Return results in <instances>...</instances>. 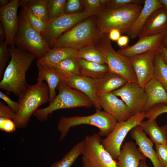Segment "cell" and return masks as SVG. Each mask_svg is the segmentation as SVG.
<instances>
[{
    "label": "cell",
    "instance_id": "1",
    "mask_svg": "<svg viewBox=\"0 0 167 167\" xmlns=\"http://www.w3.org/2000/svg\"><path fill=\"white\" fill-rule=\"evenodd\" d=\"M11 59L0 82V88L17 96L27 88L26 74L36 58L32 54L15 46H10Z\"/></svg>",
    "mask_w": 167,
    "mask_h": 167
},
{
    "label": "cell",
    "instance_id": "2",
    "mask_svg": "<svg viewBox=\"0 0 167 167\" xmlns=\"http://www.w3.org/2000/svg\"><path fill=\"white\" fill-rule=\"evenodd\" d=\"M104 34L98 27L95 15H93L62 34L56 40L53 47H70L78 50L85 47H95Z\"/></svg>",
    "mask_w": 167,
    "mask_h": 167
},
{
    "label": "cell",
    "instance_id": "3",
    "mask_svg": "<svg viewBox=\"0 0 167 167\" xmlns=\"http://www.w3.org/2000/svg\"><path fill=\"white\" fill-rule=\"evenodd\" d=\"M143 7L133 4L118 8H103L95 15L98 27L103 34L113 29L126 34L140 13Z\"/></svg>",
    "mask_w": 167,
    "mask_h": 167
},
{
    "label": "cell",
    "instance_id": "4",
    "mask_svg": "<svg viewBox=\"0 0 167 167\" xmlns=\"http://www.w3.org/2000/svg\"><path fill=\"white\" fill-rule=\"evenodd\" d=\"M18 97L19 109L13 121L16 127L23 128L27 126L31 116L38 107L49 102V87L44 82L28 85Z\"/></svg>",
    "mask_w": 167,
    "mask_h": 167
},
{
    "label": "cell",
    "instance_id": "5",
    "mask_svg": "<svg viewBox=\"0 0 167 167\" xmlns=\"http://www.w3.org/2000/svg\"><path fill=\"white\" fill-rule=\"evenodd\" d=\"M57 88L58 94L54 100L47 106L38 108L33 114L39 120H46L49 114L58 109L79 107L91 108L93 105L87 96L81 92L70 87L64 81H61Z\"/></svg>",
    "mask_w": 167,
    "mask_h": 167
},
{
    "label": "cell",
    "instance_id": "6",
    "mask_svg": "<svg viewBox=\"0 0 167 167\" xmlns=\"http://www.w3.org/2000/svg\"><path fill=\"white\" fill-rule=\"evenodd\" d=\"M117 122L112 115L98 109H96L93 114L87 116H63L60 118L57 125V129L61 134L59 140L67 136L71 127L81 125L96 126L99 129L98 134L101 137L106 136L112 131Z\"/></svg>",
    "mask_w": 167,
    "mask_h": 167
},
{
    "label": "cell",
    "instance_id": "7",
    "mask_svg": "<svg viewBox=\"0 0 167 167\" xmlns=\"http://www.w3.org/2000/svg\"><path fill=\"white\" fill-rule=\"evenodd\" d=\"M18 30L14 39L15 46L33 54L38 59L51 49L45 38L30 25L25 10L21 7L19 15Z\"/></svg>",
    "mask_w": 167,
    "mask_h": 167
},
{
    "label": "cell",
    "instance_id": "8",
    "mask_svg": "<svg viewBox=\"0 0 167 167\" xmlns=\"http://www.w3.org/2000/svg\"><path fill=\"white\" fill-rule=\"evenodd\" d=\"M95 47L103 53L105 63L110 71L122 77L128 82L138 83L136 76L129 58L114 49L108 33L104 34Z\"/></svg>",
    "mask_w": 167,
    "mask_h": 167
},
{
    "label": "cell",
    "instance_id": "9",
    "mask_svg": "<svg viewBox=\"0 0 167 167\" xmlns=\"http://www.w3.org/2000/svg\"><path fill=\"white\" fill-rule=\"evenodd\" d=\"M98 134L87 135L84 140L82 167H118L114 160L101 144Z\"/></svg>",
    "mask_w": 167,
    "mask_h": 167
},
{
    "label": "cell",
    "instance_id": "10",
    "mask_svg": "<svg viewBox=\"0 0 167 167\" xmlns=\"http://www.w3.org/2000/svg\"><path fill=\"white\" fill-rule=\"evenodd\" d=\"M145 112L137 113L126 121L118 122L112 131L102 139V145L114 160H117L122 144L127 134L134 127L140 124L145 118Z\"/></svg>",
    "mask_w": 167,
    "mask_h": 167
},
{
    "label": "cell",
    "instance_id": "11",
    "mask_svg": "<svg viewBox=\"0 0 167 167\" xmlns=\"http://www.w3.org/2000/svg\"><path fill=\"white\" fill-rule=\"evenodd\" d=\"M98 11H85L72 14H64L49 22L44 37L52 47L57 39L81 21L96 14Z\"/></svg>",
    "mask_w": 167,
    "mask_h": 167
},
{
    "label": "cell",
    "instance_id": "12",
    "mask_svg": "<svg viewBox=\"0 0 167 167\" xmlns=\"http://www.w3.org/2000/svg\"><path fill=\"white\" fill-rule=\"evenodd\" d=\"M112 92L121 97L133 115L145 111L147 96L144 87L140 86L138 83L128 81Z\"/></svg>",
    "mask_w": 167,
    "mask_h": 167
},
{
    "label": "cell",
    "instance_id": "13",
    "mask_svg": "<svg viewBox=\"0 0 167 167\" xmlns=\"http://www.w3.org/2000/svg\"><path fill=\"white\" fill-rule=\"evenodd\" d=\"M19 0H10L7 5L0 6V20L6 32L5 40L11 46H15L14 39L19 24L17 15Z\"/></svg>",
    "mask_w": 167,
    "mask_h": 167
},
{
    "label": "cell",
    "instance_id": "14",
    "mask_svg": "<svg viewBox=\"0 0 167 167\" xmlns=\"http://www.w3.org/2000/svg\"><path fill=\"white\" fill-rule=\"evenodd\" d=\"M156 51L151 50L128 58L138 83L141 87H144L154 76V59Z\"/></svg>",
    "mask_w": 167,
    "mask_h": 167
},
{
    "label": "cell",
    "instance_id": "15",
    "mask_svg": "<svg viewBox=\"0 0 167 167\" xmlns=\"http://www.w3.org/2000/svg\"><path fill=\"white\" fill-rule=\"evenodd\" d=\"M96 95L101 108L114 117L118 122L126 121L133 115L124 102L112 92L97 93Z\"/></svg>",
    "mask_w": 167,
    "mask_h": 167
},
{
    "label": "cell",
    "instance_id": "16",
    "mask_svg": "<svg viewBox=\"0 0 167 167\" xmlns=\"http://www.w3.org/2000/svg\"><path fill=\"white\" fill-rule=\"evenodd\" d=\"M166 32L139 39L133 45L121 48L117 51L129 58L151 50H156L160 47Z\"/></svg>",
    "mask_w": 167,
    "mask_h": 167
},
{
    "label": "cell",
    "instance_id": "17",
    "mask_svg": "<svg viewBox=\"0 0 167 167\" xmlns=\"http://www.w3.org/2000/svg\"><path fill=\"white\" fill-rule=\"evenodd\" d=\"M96 79L81 75H72L63 81L70 87L77 89L85 95L92 101L96 109L101 110L95 87Z\"/></svg>",
    "mask_w": 167,
    "mask_h": 167
},
{
    "label": "cell",
    "instance_id": "18",
    "mask_svg": "<svg viewBox=\"0 0 167 167\" xmlns=\"http://www.w3.org/2000/svg\"><path fill=\"white\" fill-rule=\"evenodd\" d=\"M167 31V9L165 7L154 11L150 15L138 37L140 39Z\"/></svg>",
    "mask_w": 167,
    "mask_h": 167
},
{
    "label": "cell",
    "instance_id": "19",
    "mask_svg": "<svg viewBox=\"0 0 167 167\" xmlns=\"http://www.w3.org/2000/svg\"><path fill=\"white\" fill-rule=\"evenodd\" d=\"M130 135L139 147L138 149L146 158L152 161L153 167H163L153 148V143L146 136L139 125L134 127L130 131Z\"/></svg>",
    "mask_w": 167,
    "mask_h": 167
},
{
    "label": "cell",
    "instance_id": "20",
    "mask_svg": "<svg viewBox=\"0 0 167 167\" xmlns=\"http://www.w3.org/2000/svg\"><path fill=\"white\" fill-rule=\"evenodd\" d=\"M136 145L130 141L122 145L116 161L118 167H139L141 160H146V157L137 148Z\"/></svg>",
    "mask_w": 167,
    "mask_h": 167
},
{
    "label": "cell",
    "instance_id": "21",
    "mask_svg": "<svg viewBox=\"0 0 167 167\" xmlns=\"http://www.w3.org/2000/svg\"><path fill=\"white\" fill-rule=\"evenodd\" d=\"M147 99L145 111L160 104H167V92L159 82L153 77L144 86Z\"/></svg>",
    "mask_w": 167,
    "mask_h": 167
},
{
    "label": "cell",
    "instance_id": "22",
    "mask_svg": "<svg viewBox=\"0 0 167 167\" xmlns=\"http://www.w3.org/2000/svg\"><path fill=\"white\" fill-rule=\"evenodd\" d=\"M140 13L126 33L129 38L134 39L139 35L151 14L155 10L164 6L160 0H145Z\"/></svg>",
    "mask_w": 167,
    "mask_h": 167
},
{
    "label": "cell",
    "instance_id": "23",
    "mask_svg": "<svg viewBox=\"0 0 167 167\" xmlns=\"http://www.w3.org/2000/svg\"><path fill=\"white\" fill-rule=\"evenodd\" d=\"M78 50L70 47H53L44 57L37 60L36 64L53 67L65 59L77 58Z\"/></svg>",
    "mask_w": 167,
    "mask_h": 167
},
{
    "label": "cell",
    "instance_id": "24",
    "mask_svg": "<svg viewBox=\"0 0 167 167\" xmlns=\"http://www.w3.org/2000/svg\"><path fill=\"white\" fill-rule=\"evenodd\" d=\"M38 69L37 82H43L45 80L49 87V103H51L57 96L56 89L61 79L53 68L36 64Z\"/></svg>",
    "mask_w": 167,
    "mask_h": 167
},
{
    "label": "cell",
    "instance_id": "25",
    "mask_svg": "<svg viewBox=\"0 0 167 167\" xmlns=\"http://www.w3.org/2000/svg\"><path fill=\"white\" fill-rule=\"evenodd\" d=\"M128 82L122 77L109 71L101 78L96 79L95 87L96 93L112 92L121 88Z\"/></svg>",
    "mask_w": 167,
    "mask_h": 167
},
{
    "label": "cell",
    "instance_id": "26",
    "mask_svg": "<svg viewBox=\"0 0 167 167\" xmlns=\"http://www.w3.org/2000/svg\"><path fill=\"white\" fill-rule=\"evenodd\" d=\"M139 125L155 145L167 143V124L160 127L156 119H148L142 122Z\"/></svg>",
    "mask_w": 167,
    "mask_h": 167
},
{
    "label": "cell",
    "instance_id": "27",
    "mask_svg": "<svg viewBox=\"0 0 167 167\" xmlns=\"http://www.w3.org/2000/svg\"><path fill=\"white\" fill-rule=\"evenodd\" d=\"M80 75L94 79H99L110 71L106 64H101L77 58Z\"/></svg>",
    "mask_w": 167,
    "mask_h": 167
},
{
    "label": "cell",
    "instance_id": "28",
    "mask_svg": "<svg viewBox=\"0 0 167 167\" xmlns=\"http://www.w3.org/2000/svg\"><path fill=\"white\" fill-rule=\"evenodd\" d=\"M49 0H19L20 6L28 7L36 17L48 24V8Z\"/></svg>",
    "mask_w": 167,
    "mask_h": 167
},
{
    "label": "cell",
    "instance_id": "29",
    "mask_svg": "<svg viewBox=\"0 0 167 167\" xmlns=\"http://www.w3.org/2000/svg\"><path fill=\"white\" fill-rule=\"evenodd\" d=\"M76 58H71L65 59L53 67L60 77L61 81H63L70 75H80Z\"/></svg>",
    "mask_w": 167,
    "mask_h": 167
},
{
    "label": "cell",
    "instance_id": "30",
    "mask_svg": "<svg viewBox=\"0 0 167 167\" xmlns=\"http://www.w3.org/2000/svg\"><path fill=\"white\" fill-rule=\"evenodd\" d=\"M84 140L75 144L60 161L52 164L50 167H71L78 158L82 155Z\"/></svg>",
    "mask_w": 167,
    "mask_h": 167
},
{
    "label": "cell",
    "instance_id": "31",
    "mask_svg": "<svg viewBox=\"0 0 167 167\" xmlns=\"http://www.w3.org/2000/svg\"><path fill=\"white\" fill-rule=\"evenodd\" d=\"M154 77L161 84L167 92V62L161 55L156 51L154 59Z\"/></svg>",
    "mask_w": 167,
    "mask_h": 167
},
{
    "label": "cell",
    "instance_id": "32",
    "mask_svg": "<svg viewBox=\"0 0 167 167\" xmlns=\"http://www.w3.org/2000/svg\"><path fill=\"white\" fill-rule=\"evenodd\" d=\"M77 58L101 64H106L102 52L94 47H85L79 49L78 50Z\"/></svg>",
    "mask_w": 167,
    "mask_h": 167
},
{
    "label": "cell",
    "instance_id": "33",
    "mask_svg": "<svg viewBox=\"0 0 167 167\" xmlns=\"http://www.w3.org/2000/svg\"><path fill=\"white\" fill-rule=\"evenodd\" d=\"M66 2V0H49L48 8L49 23L64 14Z\"/></svg>",
    "mask_w": 167,
    "mask_h": 167
},
{
    "label": "cell",
    "instance_id": "34",
    "mask_svg": "<svg viewBox=\"0 0 167 167\" xmlns=\"http://www.w3.org/2000/svg\"><path fill=\"white\" fill-rule=\"evenodd\" d=\"M21 6L25 10L27 19L30 25L44 37L47 24L34 15L26 6Z\"/></svg>",
    "mask_w": 167,
    "mask_h": 167
},
{
    "label": "cell",
    "instance_id": "35",
    "mask_svg": "<svg viewBox=\"0 0 167 167\" xmlns=\"http://www.w3.org/2000/svg\"><path fill=\"white\" fill-rule=\"evenodd\" d=\"M9 44L4 40L0 41V79H2L5 69L6 64L10 57L11 53Z\"/></svg>",
    "mask_w": 167,
    "mask_h": 167
},
{
    "label": "cell",
    "instance_id": "36",
    "mask_svg": "<svg viewBox=\"0 0 167 167\" xmlns=\"http://www.w3.org/2000/svg\"><path fill=\"white\" fill-rule=\"evenodd\" d=\"M143 0H107L103 8H116L133 4L143 3Z\"/></svg>",
    "mask_w": 167,
    "mask_h": 167
},
{
    "label": "cell",
    "instance_id": "37",
    "mask_svg": "<svg viewBox=\"0 0 167 167\" xmlns=\"http://www.w3.org/2000/svg\"><path fill=\"white\" fill-rule=\"evenodd\" d=\"M82 0H67L65 3L64 13L65 14H72L83 11Z\"/></svg>",
    "mask_w": 167,
    "mask_h": 167
},
{
    "label": "cell",
    "instance_id": "38",
    "mask_svg": "<svg viewBox=\"0 0 167 167\" xmlns=\"http://www.w3.org/2000/svg\"><path fill=\"white\" fill-rule=\"evenodd\" d=\"M107 0H82L84 11H98L103 8Z\"/></svg>",
    "mask_w": 167,
    "mask_h": 167
},
{
    "label": "cell",
    "instance_id": "39",
    "mask_svg": "<svg viewBox=\"0 0 167 167\" xmlns=\"http://www.w3.org/2000/svg\"><path fill=\"white\" fill-rule=\"evenodd\" d=\"M167 113V104H160L150 108L145 112V118L156 119L160 115Z\"/></svg>",
    "mask_w": 167,
    "mask_h": 167
},
{
    "label": "cell",
    "instance_id": "40",
    "mask_svg": "<svg viewBox=\"0 0 167 167\" xmlns=\"http://www.w3.org/2000/svg\"><path fill=\"white\" fill-rule=\"evenodd\" d=\"M157 158L163 167H167V143L155 145Z\"/></svg>",
    "mask_w": 167,
    "mask_h": 167
},
{
    "label": "cell",
    "instance_id": "41",
    "mask_svg": "<svg viewBox=\"0 0 167 167\" xmlns=\"http://www.w3.org/2000/svg\"><path fill=\"white\" fill-rule=\"evenodd\" d=\"M16 126L14 121L11 119L0 117V129L7 132L14 131Z\"/></svg>",
    "mask_w": 167,
    "mask_h": 167
},
{
    "label": "cell",
    "instance_id": "42",
    "mask_svg": "<svg viewBox=\"0 0 167 167\" xmlns=\"http://www.w3.org/2000/svg\"><path fill=\"white\" fill-rule=\"evenodd\" d=\"M16 113L8 106L0 101V117L6 118L14 120Z\"/></svg>",
    "mask_w": 167,
    "mask_h": 167
},
{
    "label": "cell",
    "instance_id": "43",
    "mask_svg": "<svg viewBox=\"0 0 167 167\" xmlns=\"http://www.w3.org/2000/svg\"><path fill=\"white\" fill-rule=\"evenodd\" d=\"M0 98L5 101L11 109L17 113L19 109L20 104L19 102L11 100L6 94L1 91H0Z\"/></svg>",
    "mask_w": 167,
    "mask_h": 167
},
{
    "label": "cell",
    "instance_id": "44",
    "mask_svg": "<svg viewBox=\"0 0 167 167\" xmlns=\"http://www.w3.org/2000/svg\"><path fill=\"white\" fill-rule=\"evenodd\" d=\"M121 32L117 29L111 30L108 33V36L110 40L117 41L121 36Z\"/></svg>",
    "mask_w": 167,
    "mask_h": 167
},
{
    "label": "cell",
    "instance_id": "45",
    "mask_svg": "<svg viewBox=\"0 0 167 167\" xmlns=\"http://www.w3.org/2000/svg\"><path fill=\"white\" fill-rule=\"evenodd\" d=\"M129 38V37L127 35L121 36L117 41L118 45L121 48L127 46Z\"/></svg>",
    "mask_w": 167,
    "mask_h": 167
},
{
    "label": "cell",
    "instance_id": "46",
    "mask_svg": "<svg viewBox=\"0 0 167 167\" xmlns=\"http://www.w3.org/2000/svg\"><path fill=\"white\" fill-rule=\"evenodd\" d=\"M156 51L161 55L164 60L167 62V48L160 46Z\"/></svg>",
    "mask_w": 167,
    "mask_h": 167
},
{
    "label": "cell",
    "instance_id": "47",
    "mask_svg": "<svg viewBox=\"0 0 167 167\" xmlns=\"http://www.w3.org/2000/svg\"><path fill=\"white\" fill-rule=\"evenodd\" d=\"M6 38V32L4 28L0 23V41L5 40Z\"/></svg>",
    "mask_w": 167,
    "mask_h": 167
},
{
    "label": "cell",
    "instance_id": "48",
    "mask_svg": "<svg viewBox=\"0 0 167 167\" xmlns=\"http://www.w3.org/2000/svg\"><path fill=\"white\" fill-rule=\"evenodd\" d=\"M160 47L167 48V31L161 43Z\"/></svg>",
    "mask_w": 167,
    "mask_h": 167
},
{
    "label": "cell",
    "instance_id": "49",
    "mask_svg": "<svg viewBox=\"0 0 167 167\" xmlns=\"http://www.w3.org/2000/svg\"><path fill=\"white\" fill-rule=\"evenodd\" d=\"M10 0H0V6H4L8 4Z\"/></svg>",
    "mask_w": 167,
    "mask_h": 167
},
{
    "label": "cell",
    "instance_id": "50",
    "mask_svg": "<svg viewBox=\"0 0 167 167\" xmlns=\"http://www.w3.org/2000/svg\"><path fill=\"white\" fill-rule=\"evenodd\" d=\"M139 167H149L146 163L145 160H142L140 162Z\"/></svg>",
    "mask_w": 167,
    "mask_h": 167
},
{
    "label": "cell",
    "instance_id": "51",
    "mask_svg": "<svg viewBox=\"0 0 167 167\" xmlns=\"http://www.w3.org/2000/svg\"><path fill=\"white\" fill-rule=\"evenodd\" d=\"M161 4L167 9V0H160Z\"/></svg>",
    "mask_w": 167,
    "mask_h": 167
}]
</instances>
